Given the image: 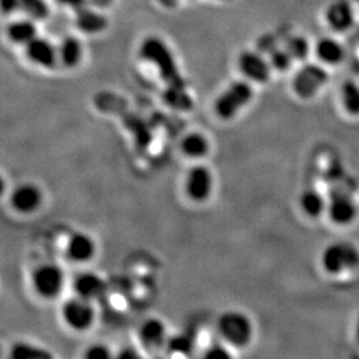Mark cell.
<instances>
[{"label":"cell","mask_w":359,"mask_h":359,"mask_svg":"<svg viewBox=\"0 0 359 359\" xmlns=\"http://www.w3.org/2000/svg\"><path fill=\"white\" fill-rule=\"evenodd\" d=\"M357 338H358V340H359V319H358V324H357Z\"/></svg>","instance_id":"74e56055"},{"label":"cell","mask_w":359,"mask_h":359,"mask_svg":"<svg viewBox=\"0 0 359 359\" xmlns=\"http://www.w3.org/2000/svg\"><path fill=\"white\" fill-rule=\"evenodd\" d=\"M12 357L15 359H42L51 358V355L42 350V349L20 343V344H17L13 348Z\"/></svg>","instance_id":"484cf974"},{"label":"cell","mask_w":359,"mask_h":359,"mask_svg":"<svg viewBox=\"0 0 359 359\" xmlns=\"http://www.w3.org/2000/svg\"><path fill=\"white\" fill-rule=\"evenodd\" d=\"M187 193L194 200H204L212 190V177L204 166H195L187 177Z\"/></svg>","instance_id":"8fae6325"},{"label":"cell","mask_w":359,"mask_h":359,"mask_svg":"<svg viewBox=\"0 0 359 359\" xmlns=\"http://www.w3.org/2000/svg\"><path fill=\"white\" fill-rule=\"evenodd\" d=\"M316 55L324 63L338 64L344 56V51L336 40L324 37L316 44Z\"/></svg>","instance_id":"ac0fdd59"},{"label":"cell","mask_w":359,"mask_h":359,"mask_svg":"<svg viewBox=\"0 0 359 359\" xmlns=\"http://www.w3.org/2000/svg\"><path fill=\"white\" fill-rule=\"evenodd\" d=\"M328 82V73L320 65L304 67L293 79V89L299 97L312 98Z\"/></svg>","instance_id":"8992f818"},{"label":"cell","mask_w":359,"mask_h":359,"mask_svg":"<svg viewBox=\"0 0 359 359\" xmlns=\"http://www.w3.org/2000/svg\"><path fill=\"white\" fill-rule=\"evenodd\" d=\"M63 316L69 326L75 329H85L94 321V309L87 299H72L63 307Z\"/></svg>","instance_id":"9c48e42d"},{"label":"cell","mask_w":359,"mask_h":359,"mask_svg":"<svg viewBox=\"0 0 359 359\" xmlns=\"http://www.w3.org/2000/svg\"><path fill=\"white\" fill-rule=\"evenodd\" d=\"M301 207L307 216L316 218L324 209V199L316 190L306 191L301 197Z\"/></svg>","instance_id":"603a6c76"},{"label":"cell","mask_w":359,"mask_h":359,"mask_svg":"<svg viewBox=\"0 0 359 359\" xmlns=\"http://www.w3.org/2000/svg\"><path fill=\"white\" fill-rule=\"evenodd\" d=\"M238 68L243 75L257 83H265L270 78L268 63L259 55L252 51H245L238 58Z\"/></svg>","instance_id":"30bf717a"},{"label":"cell","mask_w":359,"mask_h":359,"mask_svg":"<svg viewBox=\"0 0 359 359\" xmlns=\"http://www.w3.org/2000/svg\"><path fill=\"white\" fill-rule=\"evenodd\" d=\"M94 245L90 237L84 234H76L68 243V254L70 259L77 262H84L94 255Z\"/></svg>","instance_id":"2e32d148"},{"label":"cell","mask_w":359,"mask_h":359,"mask_svg":"<svg viewBox=\"0 0 359 359\" xmlns=\"http://www.w3.org/2000/svg\"><path fill=\"white\" fill-rule=\"evenodd\" d=\"M206 358L216 359V358H229L230 355L228 352L220 347V345H214L207 350L205 353Z\"/></svg>","instance_id":"1f68e13d"},{"label":"cell","mask_w":359,"mask_h":359,"mask_svg":"<svg viewBox=\"0 0 359 359\" xmlns=\"http://www.w3.org/2000/svg\"><path fill=\"white\" fill-rule=\"evenodd\" d=\"M286 51L293 60H305L309 54L308 41L301 36H295L288 40Z\"/></svg>","instance_id":"4316f807"},{"label":"cell","mask_w":359,"mask_h":359,"mask_svg":"<svg viewBox=\"0 0 359 359\" xmlns=\"http://www.w3.org/2000/svg\"><path fill=\"white\" fill-rule=\"evenodd\" d=\"M219 329L223 338L236 347L248 344L252 340V324L241 313L229 312L221 316Z\"/></svg>","instance_id":"277c9868"},{"label":"cell","mask_w":359,"mask_h":359,"mask_svg":"<svg viewBox=\"0 0 359 359\" xmlns=\"http://www.w3.org/2000/svg\"><path fill=\"white\" fill-rule=\"evenodd\" d=\"M170 348L173 349V351L189 353L193 349V340L187 335H180L170 341Z\"/></svg>","instance_id":"f546056e"},{"label":"cell","mask_w":359,"mask_h":359,"mask_svg":"<svg viewBox=\"0 0 359 359\" xmlns=\"http://www.w3.org/2000/svg\"><path fill=\"white\" fill-rule=\"evenodd\" d=\"M322 266L328 273L335 274L359 265V252L349 243H335L322 254Z\"/></svg>","instance_id":"3957f363"},{"label":"cell","mask_w":359,"mask_h":359,"mask_svg":"<svg viewBox=\"0 0 359 359\" xmlns=\"http://www.w3.org/2000/svg\"><path fill=\"white\" fill-rule=\"evenodd\" d=\"M20 8L35 19L46 18L49 12L44 0H20Z\"/></svg>","instance_id":"83f0119b"},{"label":"cell","mask_w":359,"mask_h":359,"mask_svg":"<svg viewBox=\"0 0 359 359\" xmlns=\"http://www.w3.org/2000/svg\"><path fill=\"white\" fill-rule=\"evenodd\" d=\"M183 150L190 157H202L209 150V143L200 134H191L183 141Z\"/></svg>","instance_id":"d4e9b609"},{"label":"cell","mask_w":359,"mask_h":359,"mask_svg":"<svg viewBox=\"0 0 359 359\" xmlns=\"http://www.w3.org/2000/svg\"><path fill=\"white\" fill-rule=\"evenodd\" d=\"M163 98L170 107L180 111H190L193 106V101L185 90V87H168Z\"/></svg>","instance_id":"44dd1931"},{"label":"cell","mask_w":359,"mask_h":359,"mask_svg":"<svg viewBox=\"0 0 359 359\" xmlns=\"http://www.w3.org/2000/svg\"><path fill=\"white\" fill-rule=\"evenodd\" d=\"M41 202V193L33 185H22L12 195V204L20 212H32Z\"/></svg>","instance_id":"9a60e30c"},{"label":"cell","mask_w":359,"mask_h":359,"mask_svg":"<svg viewBox=\"0 0 359 359\" xmlns=\"http://www.w3.org/2000/svg\"><path fill=\"white\" fill-rule=\"evenodd\" d=\"M87 357L91 359H104L111 357V353L103 345H94L87 350Z\"/></svg>","instance_id":"4dcf8cb0"},{"label":"cell","mask_w":359,"mask_h":359,"mask_svg":"<svg viewBox=\"0 0 359 359\" xmlns=\"http://www.w3.org/2000/svg\"><path fill=\"white\" fill-rule=\"evenodd\" d=\"M1 5L4 12H13L20 8V0H1Z\"/></svg>","instance_id":"d6a6232c"},{"label":"cell","mask_w":359,"mask_h":359,"mask_svg":"<svg viewBox=\"0 0 359 359\" xmlns=\"http://www.w3.org/2000/svg\"><path fill=\"white\" fill-rule=\"evenodd\" d=\"M33 284L36 292L44 298H53L63 286V273L58 266L42 265L33 273Z\"/></svg>","instance_id":"ba28073f"},{"label":"cell","mask_w":359,"mask_h":359,"mask_svg":"<svg viewBox=\"0 0 359 359\" xmlns=\"http://www.w3.org/2000/svg\"><path fill=\"white\" fill-rule=\"evenodd\" d=\"M342 103L345 111L359 115V87L353 82H347L342 87Z\"/></svg>","instance_id":"cb8c5ba5"},{"label":"cell","mask_w":359,"mask_h":359,"mask_svg":"<svg viewBox=\"0 0 359 359\" xmlns=\"http://www.w3.org/2000/svg\"><path fill=\"white\" fill-rule=\"evenodd\" d=\"M105 283L99 277L92 273L79 274L75 281V290L80 298L96 299L99 298L105 292Z\"/></svg>","instance_id":"5bb4252c"},{"label":"cell","mask_w":359,"mask_h":359,"mask_svg":"<svg viewBox=\"0 0 359 359\" xmlns=\"http://www.w3.org/2000/svg\"><path fill=\"white\" fill-rule=\"evenodd\" d=\"M252 89L245 82L234 83L216 103V111L220 118L230 119L252 100Z\"/></svg>","instance_id":"5b68a950"},{"label":"cell","mask_w":359,"mask_h":359,"mask_svg":"<svg viewBox=\"0 0 359 359\" xmlns=\"http://www.w3.org/2000/svg\"><path fill=\"white\" fill-rule=\"evenodd\" d=\"M140 338L148 349H157L166 341V328L158 320H149L141 327Z\"/></svg>","instance_id":"e0dca14e"},{"label":"cell","mask_w":359,"mask_h":359,"mask_svg":"<svg viewBox=\"0 0 359 359\" xmlns=\"http://www.w3.org/2000/svg\"><path fill=\"white\" fill-rule=\"evenodd\" d=\"M77 26L87 33H99L107 27V20L97 12L80 8L77 15Z\"/></svg>","instance_id":"d6986e66"},{"label":"cell","mask_w":359,"mask_h":359,"mask_svg":"<svg viewBox=\"0 0 359 359\" xmlns=\"http://www.w3.org/2000/svg\"><path fill=\"white\" fill-rule=\"evenodd\" d=\"M8 34L12 41L18 44H27L32 40L35 39L36 27L33 25V22L20 20V21L12 22L11 25L8 26Z\"/></svg>","instance_id":"7402d4cb"},{"label":"cell","mask_w":359,"mask_h":359,"mask_svg":"<svg viewBox=\"0 0 359 359\" xmlns=\"http://www.w3.org/2000/svg\"><path fill=\"white\" fill-rule=\"evenodd\" d=\"M26 53L30 61L42 65L44 68H53L58 60V53L55 51L54 46L47 40L41 37H35L28 42Z\"/></svg>","instance_id":"4fadbf2b"},{"label":"cell","mask_w":359,"mask_h":359,"mask_svg":"<svg viewBox=\"0 0 359 359\" xmlns=\"http://www.w3.org/2000/svg\"><path fill=\"white\" fill-rule=\"evenodd\" d=\"M292 58L291 55L286 49L285 51H276L271 55V64L273 68H276L279 71H285L291 67Z\"/></svg>","instance_id":"f1b7e54d"},{"label":"cell","mask_w":359,"mask_h":359,"mask_svg":"<svg viewBox=\"0 0 359 359\" xmlns=\"http://www.w3.org/2000/svg\"><path fill=\"white\" fill-rule=\"evenodd\" d=\"M58 3L67 5V6H70V8H76V10L78 11L80 8H84L85 0H58Z\"/></svg>","instance_id":"836d02e7"},{"label":"cell","mask_w":359,"mask_h":359,"mask_svg":"<svg viewBox=\"0 0 359 359\" xmlns=\"http://www.w3.org/2000/svg\"><path fill=\"white\" fill-rule=\"evenodd\" d=\"M331 202H329V216L333 222L338 225H348L352 222L357 216L356 206L351 193L345 187L333 185L331 189Z\"/></svg>","instance_id":"52a82bcc"},{"label":"cell","mask_w":359,"mask_h":359,"mask_svg":"<svg viewBox=\"0 0 359 359\" xmlns=\"http://www.w3.org/2000/svg\"><path fill=\"white\" fill-rule=\"evenodd\" d=\"M141 58L156 65L159 75L168 87H185L176 61L162 40L150 36L144 40L140 48Z\"/></svg>","instance_id":"7a4b0ae2"},{"label":"cell","mask_w":359,"mask_h":359,"mask_svg":"<svg viewBox=\"0 0 359 359\" xmlns=\"http://www.w3.org/2000/svg\"><path fill=\"white\" fill-rule=\"evenodd\" d=\"M326 19L331 28L336 32H347L355 22L353 10L347 0H338L331 5L326 12Z\"/></svg>","instance_id":"7c38bea8"},{"label":"cell","mask_w":359,"mask_h":359,"mask_svg":"<svg viewBox=\"0 0 359 359\" xmlns=\"http://www.w3.org/2000/svg\"><path fill=\"white\" fill-rule=\"evenodd\" d=\"M58 56L65 67L72 68L78 64L82 58V46H80L79 40L76 39L73 36L65 37L62 41L60 49H58Z\"/></svg>","instance_id":"ffe728a7"},{"label":"cell","mask_w":359,"mask_h":359,"mask_svg":"<svg viewBox=\"0 0 359 359\" xmlns=\"http://www.w3.org/2000/svg\"><path fill=\"white\" fill-rule=\"evenodd\" d=\"M159 4L163 5L164 8H173L176 6L178 0H157Z\"/></svg>","instance_id":"e575fe53"},{"label":"cell","mask_w":359,"mask_h":359,"mask_svg":"<svg viewBox=\"0 0 359 359\" xmlns=\"http://www.w3.org/2000/svg\"><path fill=\"white\" fill-rule=\"evenodd\" d=\"M120 357L123 358H130V357H137V352L134 351L133 349H127L123 353H120Z\"/></svg>","instance_id":"d590c367"},{"label":"cell","mask_w":359,"mask_h":359,"mask_svg":"<svg viewBox=\"0 0 359 359\" xmlns=\"http://www.w3.org/2000/svg\"><path fill=\"white\" fill-rule=\"evenodd\" d=\"M92 1L98 6H107L111 4L112 0H92Z\"/></svg>","instance_id":"8d00e7d4"},{"label":"cell","mask_w":359,"mask_h":359,"mask_svg":"<svg viewBox=\"0 0 359 359\" xmlns=\"http://www.w3.org/2000/svg\"><path fill=\"white\" fill-rule=\"evenodd\" d=\"M96 105L100 111L118 115L123 120V125L130 133L140 150H146L150 146L152 134L148 123L128 107L126 101L116 94H100L96 98Z\"/></svg>","instance_id":"6da1fadb"}]
</instances>
